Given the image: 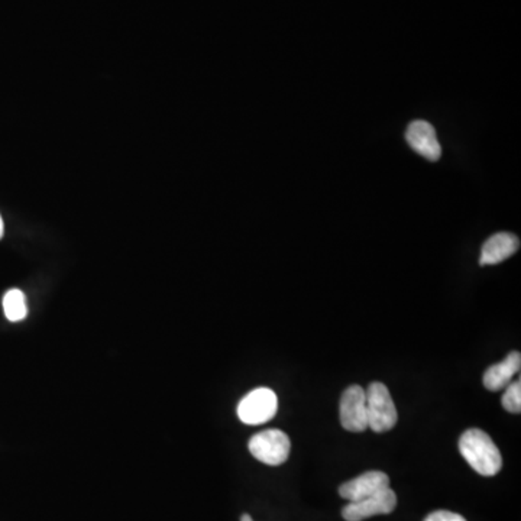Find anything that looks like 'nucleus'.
Masks as SVG:
<instances>
[{
    "instance_id": "nucleus-3",
    "label": "nucleus",
    "mask_w": 521,
    "mask_h": 521,
    "mask_svg": "<svg viewBox=\"0 0 521 521\" xmlns=\"http://www.w3.org/2000/svg\"><path fill=\"white\" fill-rule=\"evenodd\" d=\"M248 447L255 460L269 467H278L288 460L292 442L280 429H267L264 432L252 436Z\"/></svg>"
},
{
    "instance_id": "nucleus-9",
    "label": "nucleus",
    "mask_w": 521,
    "mask_h": 521,
    "mask_svg": "<svg viewBox=\"0 0 521 521\" xmlns=\"http://www.w3.org/2000/svg\"><path fill=\"white\" fill-rule=\"evenodd\" d=\"M518 248H520V239L516 235L509 234V232H498V234L493 235L490 239H486L484 244L479 264L483 267L500 264L502 260L513 257Z\"/></svg>"
},
{
    "instance_id": "nucleus-10",
    "label": "nucleus",
    "mask_w": 521,
    "mask_h": 521,
    "mask_svg": "<svg viewBox=\"0 0 521 521\" xmlns=\"http://www.w3.org/2000/svg\"><path fill=\"white\" fill-rule=\"evenodd\" d=\"M521 355L520 352H511L501 362L490 366L484 373V385L490 391H501L506 389L513 378L520 373Z\"/></svg>"
},
{
    "instance_id": "nucleus-13",
    "label": "nucleus",
    "mask_w": 521,
    "mask_h": 521,
    "mask_svg": "<svg viewBox=\"0 0 521 521\" xmlns=\"http://www.w3.org/2000/svg\"><path fill=\"white\" fill-rule=\"evenodd\" d=\"M424 521H467L460 514L452 513L447 509H439V511H433L429 514Z\"/></svg>"
},
{
    "instance_id": "nucleus-15",
    "label": "nucleus",
    "mask_w": 521,
    "mask_h": 521,
    "mask_svg": "<svg viewBox=\"0 0 521 521\" xmlns=\"http://www.w3.org/2000/svg\"><path fill=\"white\" fill-rule=\"evenodd\" d=\"M241 521H253L252 517H251V516H249V514H244V516H242L241 517Z\"/></svg>"
},
{
    "instance_id": "nucleus-8",
    "label": "nucleus",
    "mask_w": 521,
    "mask_h": 521,
    "mask_svg": "<svg viewBox=\"0 0 521 521\" xmlns=\"http://www.w3.org/2000/svg\"><path fill=\"white\" fill-rule=\"evenodd\" d=\"M405 140L412 149L424 156L426 160L439 161L442 156L439 140L436 137V131L432 124L426 121H414L405 131Z\"/></svg>"
},
{
    "instance_id": "nucleus-4",
    "label": "nucleus",
    "mask_w": 521,
    "mask_h": 521,
    "mask_svg": "<svg viewBox=\"0 0 521 521\" xmlns=\"http://www.w3.org/2000/svg\"><path fill=\"white\" fill-rule=\"evenodd\" d=\"M278 409V398L273 389H257L246 394L237 405V417L242 423L257 426L274 419Z\"/></svg>"
},
{
    "instance_id": "nucleus-11",
    "label": "nucleus",
    "mask_w": 521,
    "mask_h": 521,
    "mask_svg": "<svg viewBox=\"0 0 521 521\" xmlns=\"http://www.w3.org/2000/svg\"><path fill=\"white\" fill-rule=\"evenodd\" d=\"M4 316L9 322H20L28 316L27 297L24 293L12 288L4 297Z\"/></svg>"
},
{
    "instance_id": "nucleus-6",
    "label": "nucleus",
    "mask_w": 521,
    "mask_h": 521,
    "mask_svg": "<svg viewBox=\"0 0 521 521\" xmlns=\"http://www.w3.org/2000/svg\"><path fill=\"white\" fill-rule=\"evenodd\" d=\"M396 506H397V495L389 486L377 494L364 498L361 501L349 502L342 509V516L347 521H362L373 516L393 513Z\"/></svg>"
},
{
    "instance_id": "nucleus-12",
    "label": "nucleus",
    "mask_w": 521,
    "mask_h": 521,
    "mask_svg": "<svg viewBox=\"0 0 521 521\" xmlns=\"http://www.w3.org/2000/svg\"><path fill=\"white\" fill-rule=\"evenodd\" d=\"M501 405L509 413L518 414L521 412V381H511L504 389Z\"/></svg>"
},
{
    "instance_id": "nucleus-5",
    "label": "nucleus",
    "mask_w": 521,
    "mask_h": 521,
    "mask_svg": "<svg viewBox=\"0 0 521 521\" xmlns=\"http://www.w3.org/2000/svg\"><path fill=\"white\" fill-rule=\"evenodd\" d=\"M341 424L348 432L361 433L368 429L366 394L361 385H350L345 389L339 405Z\"/></svg>"
},
{
    "instance_id": "nucleus-1",
    "label": "nucleus",
    "mask_w": 521,
    "mask_h": 521,
    "mask_svg": "<svg viewBox=\"0 0 521 521\" xmlns=\"http://www.w3.org/2000/svg\"><path fill=\"white\" fill-rule=\"evenodd\" d=\"M460 451L469 467L483 477H494L501 471V453L494 440L481 429H468L461 436Z\"/></svg>"
},
{
    "instance_id": "nucleus-14",
    "label": "nucleus",
    "mask_w": 521,
    "mask_h": 521,
    "mask_svg": "<svg viewBox=\"0 0 521 521\" xmlns=\"http://www.w3.org/2000/svg\"><path fill=\"white\" fill-rule=\"evenodd\" d=\"M4 219H2V216H0V239H2V237H4Z\"/></svg>"
},
{
    "instance_id": "nucleus-7",
    "label": "nucleus",
    "mask_w": 521,
    "mask_h": 521,
    "mask_svg": "<svg viewBox=\"0 0 521 521\" xmlns=\"http://www.w3.org/2000/svg\"><path fill=\"white\" fill-rule=\"evenodd\" d=\"M389 486V475L380 471H370L342 484L339 486V494L349 502L361 501L364 498L377 494Z\"/></svg>"
},
{
    "instance_id": "nucleus-2",
    "label": "nucleus",
    "mask_w": 521,
    "mask_h": 521,
    "mask_svg": "<svg viewBox=\"0 0 521 521\" xmlns=\"http://www.w3.org/2000/svg\"><path fill=\"white\" fill-rule=\"evenodd\" d=\"M368 429L375 433L389 432L397 424L398 413L389 389L382 382H371L365 391Z\"/></svg>"
}]
</instances>
